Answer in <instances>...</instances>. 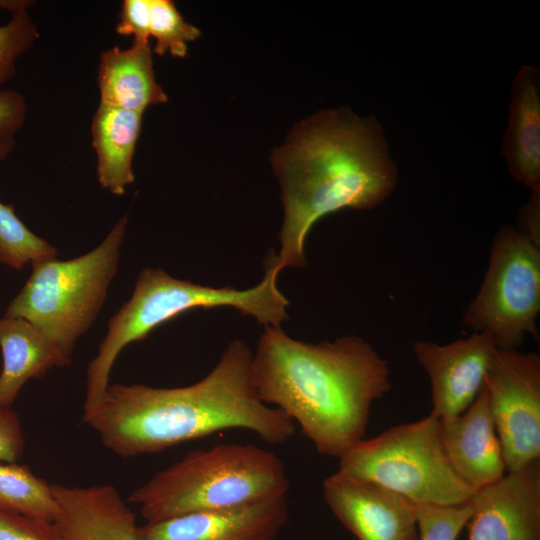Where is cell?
Here are the masks:
<instances>
[{"mask_svg": "<svg viewBox=\"0 0 540 540\" xmlns=\"http://www.w3.org/2000/svg\"><path fill=\"white\" fill-rule=\"evenodd\" d=\"M252 356L248 345L235 339L214 368L189 386L109 384L83 422L107 449L124 458L158 453L228 429L251 431L270 445L285 443L296 425L260 399Z\"/></svg>", "mask_w": 540, "mask_h": 540, "instance_id": "obj_1", "label": "cell"}, {"mask_svg": "<svg viewBox=\"0 0 540 540\" xmlns=\"http://www.w3.org/2000/svg\"><path fill=\"white\" fill-rule=\"evenodd\" d=\"M252 375L262 402L284 412L319 454L338 459L365 438L373 403L391 388L388 362L364 339L313 344L280 327H265Z\"/></svg>", "mask_w": 540, "mask_h": 540, "instance_id": "obj_2", "label": "cell"}, {"mask_svg": "<svg viewBox=\"0 0 540 540\" xmlns=\"http://www.w3.org/2000/svg\"><path fill=\"white\" fill-rule=\"evenodd\" d=\"M273 165L284 219L279 254L267 258L279 272L306 266L305 240L319 219L346 208H375L398 181L381 125L346 109L323 111L301 124Z\"/></svg>", "mask_w": 540, "mask_h": 540, "instance_id": "obj_3", "label": "cell"}, {"mask_svg": "<svg viewBox=\"0 0 540 540\" xmlns=\"http://www.w3.org/2000/svg\"><path fill=\"white\" fill-rule=\"evenodd\" d=\"M265 264L262 281L244 290L195 284L160 268L142 269L130 299L110 319L98 352L88 365L82 420L99 405L120 352L187 311L232 307L265 327H280L288 318L289 302L277 286L279 270L267 259Z\"/></svg>", "mask_w": 540, "mask_h": 540, "instance_id": "obj_4", "label": "cell"}, {"mask_svg": "<svg viewBox=\"0 0 540 540\" xmlns=\"http://www.w3.org/2000/svg\"><path fill=\"white\" fill-rule=\"evenodd\" d=\"M283 461L254 444H219L188 452L136 488L128 501L147 522L240 508L287 496Z\"/></svg>", "mask_w": 540, "mask_h": 540, "instance_id": "obj_5", "label": "cell"}, {"mask_svg": "<svg viewBox=\"0 0 540 540\" xmlns=\"http://www.w3.org/2000/svg\"><path fill=\"white\" fill-rule=\"evenodd\" d=\"M126 226L124 216L96 248L77 258L32 263L29 279L4 316L27 320L71 356L105 302L117 272Z\"/></svg>", "mask_w": 540, "mask_h": 540, "instance_id": "obj_6", "label": "cell"}, {"mask_svg": "<svg viewBox=\"0 0 540 540\" xmlns=\"http://www.w3.org/2000/svg\"><path fill=\"white\" fill-rule=\"evenodd\" d=\"M339 470L416 504L462 505L474 492L453 468L444 446L441 421L430 414L357 442L339 458Z\"/></svg>", "mask_w": 540, "mask_h": 540, "instance_id": "obj_7", "label": "cell"}, {"mask_svg": "<svg viewBox=\"0 0 540 540\" xmlns=\"http://www.w3.org/2000/svg\"><path fill=\"white\" fill-rule=\"evenodd\" d=\"M540 246L515 227L503 225L490 250L481 286L466 308L463 322L487 331L497 349L518 350L526 335L539 340Z\"/></svg>", "mask_w": 540, "mask_h": 540, "instance_id": "obj_8", "label": "cell"}, {"mask_svg": "<svg viewBox=\"0 0 540 540\" xmlns=\"http://www.w3.org/2000/svg\"><path fill=\"white\" fill-rule=\"evenodd\" d=\"M484 388L507 472L540 459V355L496 349Z\"/></svg>", "mask_w": 540, "mask_h": 540, "instance_id": "obj_9", "label": "cell"}, {"mask_svg": "<svg viewBox=\"0 0 540 540\" xmlns=\"http://www.w3.org/2000/svg\"><path fill=\"white\" fill-rule=\"evenodd\" d=\"M323 498L358 540H419L416 503L342 470L326 477Z\"/></svg>", "mask_w": 540, "mask_h": 540, "instance_id": "obj_10", "label": "cell"}, {"mask_svg": "<svg viewBox=\"0 0 540 540\" xmlns=\"http://www.w3.org/2000/svg\"><path fill=\"white\" fill-rule=\"evenodd\" d=\"M497 347L487 331L447 344L420 340L413 344L416 361L431 385L430 415L438 419L464 412L484 387Z\"/></svg>", "mask_w": 540, "mask_h": 540, "instance_id": "obj_11", "label": "cell"}, {"mask_svg": "<svg viewBox=\"0 0 540 540\" xmlns=\"http://www.w3.org/2000/svg\"><path fill=\"white\" fill-rule=\"evenodd\" d=\"M467 540H540V459L474 490Z\"/></svg>", "mask_w": 540, "mask_h": 540, "instance_id": "obj_12", "label": "cell"}, {"mask_svg": "<svg viewBox=\"0 0 540 540\" xmlns=\"http://www.w3.org/2000/svg\"><path fill=\"white\" fill-rule=\"evenodd\" d=\"M289 518L286 497L197 512L138 526L139 540H275Z\"/></svg>", "mask_w": 540, "mask_h": 540, "instance_id": "obj_13", "label": "cell"}, {"mask_svg": "<svg viewBox=\"0 0 540 540\" xmlns=\"http://www.w3.org/2000/svg\"><path fill=\"white\" fill-rule=\"evenodd\" d=\"M442 438L457 474L474 490L506 473L485 388L461 414L440 418Z\"/></svg>", "mask_w": 540, "mask_h": 540, "instance_id": "obj_14", "label": "cell"}, {"mask_svg": "<svg viewBox=\"0 0 540 540\" xmlns=\"http://www.w3.org/2000/svg\"><path fill=\"white\" fill-rule=\"evenodd\" d=\"M51 485L66 540H139L135 514L113 485Z\"/></svg>", "mask_w": 540, "mask_h": 540, "instance_id": "obj_15", "label": "cell"}, {"mask_svg": "<svg viewBox=\"0 0 540 540\" xmlns=\"http://www.w3.org/2000/svg\"><path fill=\"white\" fill-rule=\"evenodd\" d=\"M502 152L511 176L539 191L540 70L534 65H522L513 78Z\"/></svg>", "mask_w": 540, "mask_h": 540, "instance_id": "obj_16", "label": "cell"}, {"mask_svg": "<svg viewBox=\"0 0 540 540\" xmlns=\"http://www.w3.org/2000/svg\"><path fill=\"white\" fill-rule=\"evenodd\" d=\"M0 406L10 407L23 385L71 364L70 356L42 330L22 318H0Z\"/></svg>", "mask_w": 540, "mask_h": 540, "instance_id": "obj_17", "label": "cell"}, {"mask_svg": "<svg viewBox=\"0 0 540 540\" xmlns=\"http://www.w3.org/2000/svg\"><path fill=\"white\" fill-rule=\"evenodd\" d=\"M100 103L143 113L167 101L155 79L150 42L117 46L100 54L98 68Z\"/></svg>", "mask_w": 540, "mask_h": 540, "instance_id": "obj_18", "label": "cell"}, {"mask_svg": "<svg viewBox=\"0 0 540 540\" xmlns=\"http://www.w3.org/2000/svg\"><path fill=\"white\" fill-rule=\"evenodd\" d=\"M142 114L100 103L91 123L101 187L121 196L135 181L133 157L141 133Z\"/></svg>", "mask_w": 540, "mask_h": 540, "instance_id": "obj_19", "label": "cell"}, {"mask_svg": "<svg viewBox=\"0 0 540 540\" xmlns=\"http://www.w3.org/2000/svg\"><path fill=\"white\" fill-rule=\"evenodd\" d=\"M0 508L50 522L59 510L52 485L17 462L0 463Z\"/></svg>", "mask_w": 540, "mask_h": 540, "instance_id": "obj_20", "label": "cell"}, {"mask_svg": "<svg viewBox=\"0 0 540 540\" xmlns=\"http://www.w3.org/2000/svg\"><path fill=\"white\" fill-rule=\"evenodd\" d=\"M57 249L35 235L16 215L12 205L0 202V262L21 270L26 264L53 259Z\"/></svg>", "mask_w": 540, "mask_h": 540, "instance_id": "obj_21", "label": "cell"}, {"mask_svg": "<svg viewBox=\"0 0 540 540\" xmlns=\"http://www.w3.org/2000/svg\"><path fill=\"white\" fill-rule=\"evenodd\" d=\"M149 9L150 37L156 41L154 52L160 56L169 53L183 58L187 44L200 36V30L185 21L170 0H149Z\"/></svg>", "mask_w": 540, "mask_h": 540, "instance_id": "obj_22", "label": "cell"}, {"mask_svg": "<svg viewBox=\"0 0 540 540\" xmlns=\"http://www.w3.org/2000/svg\"><path fill=\"white\" fill-rule=\"evenodd\" d=\"M38 36L27 9L12 12L10 21L0 26V88L12 78L17 59L33 46Z\"/></svg>", "mask_w": 540, "mask_h": 540, "instance_id": "obj_23", "label": "cell"}, {"mask_svg": "<svg viewBox=\"0 0 540 540\" xmlns=\"http://www.w3.org/2000/svg\"><path fill=\"white\" fill-rule=\"evenodd\" d=\"M416 509L419 540H457L471 515L468 502L457 506L416 504Z\"/></svg>", "mask_w": 540, "mask_h": 540, "instance_id": "obj_24", "label": "cell"}, {"mask_svg": "<svg viewBox=\"0 0 540 540\" xmlns=\"http://www.w3.org/2000/svg\"><path fill=\"white\" fill-rule=\"evenodd\" d=\"M0 540H66L54 522L0 508Z\"/></svg>", "mask_w": 540, "mask_h": 540, "instance_id": "obj_25", "label": "cell"}, {"mask_svg": "<svg viewBox=\"0 0 540 540\" xmlns=\"http://www.w3.org/2000/svg\"><path fill=\"white\" fill-rule=\"evenodd\" d=\"M27 114L24 96L13 90H0V162L14 147V136L22 127Z\"/></svg>", "mask_w": 540, "mask_h": 540, "instance_id": "obj_26", "label": "cell"}, {"mask_svg": "<svg viewBox=\"0 0 540 540\" xmlns=\"http://www.w3.org/2000/svg\"><path fill=\"white\" fill-rule=\"evenodd\" d=\"M115 31L122 36H133L134 42H149V0L123 1Z\"/></svg>", "mask_w": 540, "mask_h": 540, "instance_id": "obj_27", "label": "cell"}, {"mask_svg": "<svg viewBox=\"0 0 540 540\" xmlns=\"http://www.w3.org/2000/svg\"><path fill=\"white\" fill-rule=\"evenodd\" d=\"M24 449L25 439L18 415L10 407L0 406V462H17Z\"/></svg>", "mask_w": 540, "mask_h": 540, "instance_id": "obj_28", "label": "cell"}, {"mask_svg": "<svg viewBox=\"0 0 540 540\" xmlns=\"http://www.w3.org/2000/svg\"><path fill=\"white\" fill-rule=\"evenodd\" d=\"M515 228L535 245L540 246V190L531 191L529 200L520 208Z\"/></svg>", "mask_w": 540, "mask_h": 540, "instance_id": "obj_29", "label": "cell"}, {"mask_svg": "<svg viewBox=\"0 0 540 540\" xmlns=\"http://www.w3.org/2000/svg\"><path fill=\"white\" fill-rule=\"evenodd\" d=\"M32 3L34 2L27 0H0V8L8 9L12 13L21 9H27Z\"/></svg>", "mask_w": 540, "mask_h": 540, "instance_id": "obj_30", "label": "cell"}]
</instances>
